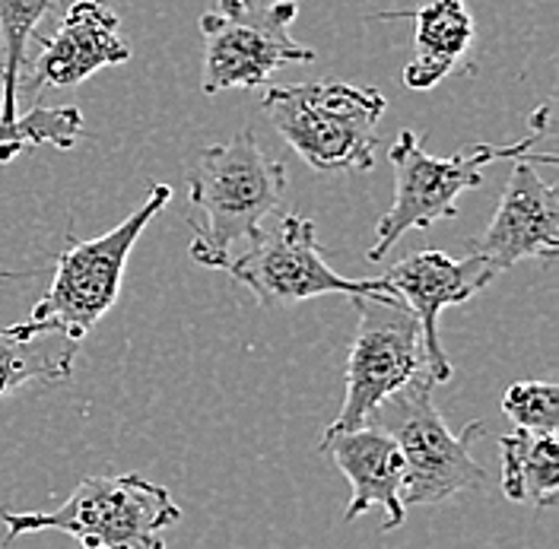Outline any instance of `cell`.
Returning a JSON list of instances; mask_svg holds the SVG:
<instances>
[{
	"instance_id": "ba28073f",
	"label": "cell",
	"mask_w": 559,
	"mask_h": 549,
	"mask_svg": "<svg viewBox=\"0 0 559 549\" xmlns=\"http://www.w3.org/2000/svg\"><path fill=\"white\" fill-rule=\"evenodd\" d=\"M356 334L347 356V394L328 432H349L369 422L379 404L429 375L419 321L397 296H356Z\"/></svg>"
},
{
	"instance_id": "ac0fdd59",
	"label": "cell",
	"mask_w": 559,
	"mask_h": 549,
	"mask_svg": "<svg viewBox=\"0 0 559 549\" xmlns=\"http://www.w3.org/2000/svg\"><path fill=\"white\" fill-rule=\"evenodd\" d=\"M83 138V111L76 105H35L16 118L0 115V163H10L20 153L45 143L73 150Z\"/></svg>"
},
{
	"instance_id": "52a82bcc",
	"label": "cell",
	"mask_w": 559,
	"mask_h": 549,
	"mask_svg": "<svg viewBox=\"0 0 559 549\" xmlns=\"http://www.w3.org/2000/svg\"><path fill=\"white\" fill-rule=\"evenodd\" d=\"M296 16V0H274L264 7L251 0H216L204 10L198 20L204 38V96L258 89L286 64H312L318 55L289 35Z\"/></svg>"
},
{
	"instance_id": "8992f818",
	"label": "cell",
	"mask_w": 559,
	"mask_h": 549,
	"mask_svg": "<svg viewBox=\"0 0 559 549\" xmlns=\"http://www.w3.org/2000/svg\"><path fill=\"white\" fill-rule=\"evenodd\" d=\"M432 391V378H417L379 404L366 422L388 432L404 457V509L439 505L457 492H471L487 482V470L471 454L474 442L484 435V422L474 419L454 432L436 407Z\"/></svg>"
},
{
	"instance_id": "4fadbf2b",
	"label": "cell",
	"mask_w": 559,
	"mask_h": 549,
	"mask_svg": "<svg viewBox=\"0 0 559 549\" xmlns=\"http://www.w3.org/2000/svg\"><path fill=\"white\" fill-rule=\"evenodd\" d=\"M321 451L337 464V470L349 482V502L344 512V524H353L372 509L384 512V534L397 530L404 524V457L394 445V439L379 426H359L349 432H328L321 435Z\"/></svg>"
},
{
	"instance_id": "5b68a950",
	"label": "cell",
	"mask_w": 559,
	"mask_h": 549,
	"mask_svg": "<svg viewBox=\"0 0 559 549\" xmlns=\"http://www.w3.org/2000/svg\"><path fill=\"white\" fill-rule=\"evenodd\" d=\"M169 201H173V188L153 184L146 191V201L115 229L86 241L70 239L68 248L55 261L48 293L35 302L29 318L23 321L26 331L35 337L61 334L80 344L118 302L134 244Z\"/></svg>"
},
{
	"instance_id": "ffe728a7",
	"label": "cell",
	"mask_w": 559,
	"mask_h": 549,
	"mask_svg": "<svg viewBox=\"0 0 559 549\" xmlns=\"http://www.w3.org/2000/svg\"><path fill=\"white\" fill-rule=\"evenodd\" d=\"M10 279H23L20 271H0V283H10Z\"/></svg>"
},
{
	"instance_id": "5bb4252c",
	"label": "cell",
	"mask_w": 559,
	"mask_h": 549,
	"mask_svg": "<svg viewBox=\"0 0 559 549\" xmlns=\"http://www.w3.org/2000/svg\"><path fill=\"white\" fill-rule=\"evenodd\" d=\"M382 20L391 16H414L417 35H414V58L404 68V86L414 93H426L439 86L457 64L467 58L474 45V13L464 0H419L417 10H394L379 13Z\"/></svg>"
},
{
	"instance_id": "6da1fadb",
	"label": "cell",
	"mask_w": 559,
	"mask_h": 549,
	"mask_svg": "<svg viewBox=\"0 0 559 549\" xmlns=\"http://www.w3.org/2000/svg\"><path fill=\"white\" fill-rule=\"evenodd\" d=\"M286 169L271 159L254 131H239L226 143L204 146L188 175L191 201V261L223 271L239 241H254L264 219L283 204Z\"/></svg>"
},
{
	"instance_id": "7c38bea8",
	"label": "cell",
	"mask_w": 559,
	"mask_h": 549,
	"mask_svg": "<svg viewBox=\"0 0 559 549\" xmlns=\"http://www.w3.org/2000/svg\"><path fill=\"white\" fill-rule=\"evenodd\" d=\"M38 51L29 58V86H76L103 68H118L134 58L121 38V20L105 0H73L51 35H38Z\"/></svg>"
},
{
	"instance_id": "7a4b0ae2",
	"label": "cell",
	"mask_w": 559,
	"mask_h": 549,
	"mask_svg": "<svg viewBox=\"0 0 559 549\" xmlns=\"http://www.w3.org/2000/svg\"><path fill=\"white\" fill-rule=\"evenodd\" d=\"M0 521L7 527L3 547H13L23 534L58 530L83 549H166L163 530L181 521V509L166 486L143 474H93L76 482L64 505L51 512L3 509Z\"/></svg>"
},
{
	"instance_id": "2e32d148",
	"label": "cell",
	"mask_w": 559,
	"mask_h": 549,
	"mask_svg": "<svg viewBox=\"0 0 559 549\" xmlns=\"http://www.w3.org/2000/svg\"><path fill=\"white\" fill-rule=\"evenodd\" d=\"M48 337L51 334H41V337L29 334L23 321L0 327V397L33 381L55 384L73 375V359H76L80 344L61 341L58 346L48 344Z\"/></svg>"
},
{
	"instance_id": "30bf717a",
	"label": "cell",
	"mask_w": 559,
	"mask_h": 549,
	"mask_svg": "<svg viewBox=\"0 0 559 549\" xmlns=\"http://www.w3.org/2000/svg\"><path fill=\"white\" fill-rule=\"evenodd\" d=\"M557 166L554 153L519 156L506 181L499 210L489 226L467 241L474 258H484L496 276L512 271L522 261L554 264L559 254V194L537 166Z\"/></svg>"
},
{
	"instance_id": "d6986e66",
	"label": "cell",
	"mask_w": 559,
	"mask_h": 549,
	"mask_svg": "<svg viewBox=\"0 0 559 549\" xmlns=\"http://www.w3.org/2000/svg\"><path fill=\"white\" fill-rule=\"evenodd\" d=\"M502 413L512 416L524 432L557 435L559 387L554 381H519L502 394Z\"/></svg>"
},
{
	"instance_id": "9c48e42d",
	"label": "cell",
	"mask_w": 559,
	"mask_h": 549,
	"mask_svg": "<svg viewBox=\"0 0 559 549\" xmlns=\"http://www.w3.org/2000/svg\"><path fill=\"white\" fill-rule=\"evenodd\" d=\"M223 271L245 286L261 309H289L318 296H394L382 276L349 279L337 274L321 254L314 223L299 213L283 216L274 232H261Z\"/></svg>"
},
{
	"instance_id": "e0dca14e",
	"label": "cell",
	"mask_w": 559,
	"mask_h": 549,
	"mask_svg": "<svg viewBox=\"0 0 559 549\" xmlns=\"http://www.w3.org/2000/svg\"><path fill=\"white\" fill-rule=\"evenodd\" d=\"M58 0H0V115H20V83L29 68L38 23Z\"/></svg>"
},
{
	"instance_id": "3957f363",
	"label": "cell",
	"mask_w": 559,
	"mask_h": 549,
	"mask_svg": "<svg viewBox=\"0 0 559 549\" xmlns=\"http://www.w3.org/2000/svg\"><path fill=\"white\" fill-rule=\"evenodd\" d=\"M261 105L274 131L314 172H369L376 166V128L388 108L379 89L312 80L274 86Z\"/></svg>"
},
{
	"instance_id": "9a60e30c",
	"label": "cell",
	"mask_w": 559,
	"mask_h": 549,
	"mask_svg": "<svg viewBox=\"0 0 559 549\" xmlns=\"http://www.w3.org/2000/svg\"><path fill=\"white\" fill-rule=\"evenodd\" d=\"M502 492L515 505L554 509L559 502V442L557 435L515 429L499 439Z\"/></svg>"
},
{
	"instance_id": "8fae6325",
	"label": "cell",
	"mask_w": 559,
	"mask_h": 549,
	"mask_svg": "<svg viewBox=\"0 0 559 549\" xmlns=\"http://www.w3.org/2000/svg\"><path fill=\"white\" fill-rule=\"evenodd\" d=\"M388 289L411 309L423 331V349H426V369L436 384L452 378V362L442 349L439 337V318L452 306L471 302L480 289H487L496 279V271L484 258L467 254L464 261H454L445 251H417L391 264L382 276Z\"/></svg>"
},
{
	"instance_id": "277c9868",
	"label": "cell",
	"mask_w": 559,
	"mask_h": 549,
	"mask_svg": "<svg viewBox=\"0 0 559 549\" xmlns=\"http://www.w3.org/2000/svg\"><path fill=\"white\" fill-rule=\"evenodd\" d=\"M550 108L540 105L531 115V134L515 143H480L461 156L439 159L429 156L414 131H401L388 150V163L394 169V201L376 223V241L369 248V261H382L411 229H429L439 219L457 216V198L477 191L484 184V169L502 159H519L540 143L547 131Z\"/></svg>"
}]
</instances>
